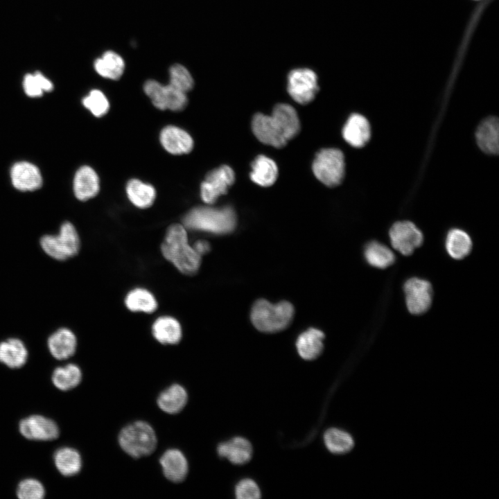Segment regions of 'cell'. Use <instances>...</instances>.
Instances as JSON below:
<instances>
[{
	"label": "cell",
	"instance_id": "5",
	"mask_svg": "<svg viewBox=\"0 0 499 499\" xmlns=\"http://www.w3.org/2000/svg\"><path fill=\"white\" fill-rule=\"evenodd\" d=\"M121 448L133 457L151 454L157 445L153 428L145 421H136L124 427L119 435Z\"/></svg>",
	"mask_w": 499,
	"mask_h": 499
},
{
	"label": "cell",
	"instance_id": "23",
	"mask_svg": "<svg viewBox=\"0 0 499 499\" xmlns=\"http://www.w3.org/2000/svg\"><path fill=\"white\" fill-rule=\"evenodd\" d=\"M28 350L19 338H12L0 342V362L12 369L21 367L28 359Z\"/></svg>",
	"mask_w": 499,
	"mask_h": 499
},
{
	"label": "cell",
	"instance_id": "40",
	"mask_svg": "<svg viewBox=\"0 0 499 499\" xmlns=\"http://www.w3.org/2000/svg\"><path fill=\"white\" fill-rule=\"evenodd\" d=\"M193 247L200 256L206 254L210 250V245L209 243L205 240H198Z\"/></svg>",
	"mask_w": 499,
	"mask_h": 499
},
{
	"label": "cell",
	"instance_id": "39",
	"mask_svg": "<svg viewBox=\"0 0 499 499\" xmlns=\"http://www.w3.org/2000/svg\"><path fill=\"white\" fill-rule=\"evenodd\" d=\"M235 495L238 499H257L261 497V491L253 480L245 478L236 484Z\"/></svg>",
	"mask_w": 499,
	"mask_h": 499
},
{
	"label": "cell",
	"instance_id": "2",
	"mask_svg": "<svg viewBox=\"0 0 499 499\" xmlns=\"http://www.w3.org/2000/svg\"><path fill=\"white\" fill-rule=\"evenodd\" d=\"M161 252L164 257L184 274H193L200 268L201 256L189 244L183 225L174 224L169 227L161 245Z\"/></svg>",
	"mask_w": 499,
	"mask_h": 499
},
{
	"label": "cell",
	"instance_id": "27",
	"mask_svg": "<svg viewBox=\"0 0 499 499\" xmlns=\"http://www.w3.org/2000/svg\"><path fill=\"white\" fill-rule=\"evenodd\" d=\"M53 458L57 469L64 476L75 475L81 469V456L74 448L69 447L59 448L55 451Z\"/></svg>",
	"mask_w": 499,
	"mask_h": 499
},
{
	"label": "cell",
	"instance_id": "15",
	"mask_svg": "<svg viewBox=\"0 0 499 499\" xmlns=\"http://www.w3.org/2000/svg\"><path fill=\"white\" fill-rule=\"evenodd\" d=\"M217 452L220 457L227 459L232 464L242 465L251 459L253 448L247 439L236 437L220 443Z\"/></svg>",
	"mask_w": 499,
	"mask_h": 499
},
{
	"label": "cell",
	"instance_id": "13",
	"mask_svg": "<svg viewBox=\"0 0 499 499\" xmlns=\"http://www.w3.org/2000/svg\"><path fill=\"white\" fill-rule=\"evenodd\" d=\"M20 433L26 439L37 441H50L59 435L56 423L41 415H31L21 420L19 424Z\"/></svg>",
	"mask_w": 499,
	"mask_h": 499
},
{
	"label": "cell",
	"instance_id": "30",
	"mask_svg": "<svg viewBox=\"0 0 499 499\" xmlns=\"http://www.w3.org/2000/svg\"><path fill=\"white\" fill-rule=\"evenodd\" d=\"M126 192L131 202L141 209L150 207L156 196V192L152 186L137 179H132L128 182Z\"/></svg>",
	"mask_w": 499,
	"mask_h": 499
},
{
	"label": "cell",
	"instance_id": "19",
	"mask_svg": "<svg viewBox=\"0 0 499 499\" xmlns=\"http://www.w3.org/2000/svg\"><path fill=\"white\" fill-rule=\"evenodd\" d=\"M342 136L351 146L356 148L362 147L371 136L369 121L361 114H351L343 128Z\"/></svg>",
	"mask_w": 499,
	"mask_h": 499
},
{
	"label": "cell",
	"instance_id": "29",
	"mask_svg": "<svg viewBox=\"0 0 499 499\" xmlns=\"http://www.w3.org/2000/svg\"><path fill=\"white\" fill-rule=\"evenodd\" d=\"M446 249L453 259H462L471 251V238L464 231L453 229L448 231L446 236Z\"/></svg>",
	"mask_w": 499,
	"mask_h": 499
},
{
	"label": "cell",
	"instance_id": "38",
	"mask_svg": "<svg viewBox=\"0 0 499 499\" xmlns=\"http://www.w3.org/2000/svg\"><path fill=\"white\" fill-rule=\"evenodd\" d=\"M17 495L21 499H42L44 497L45 490L39 480L26 478L19 483Z\"/></svg>",
	"mask_w": 499,
	"mask_h": 499
},
{
	"label": "cell",
	"instance_id": "16",
	"mask_svg": "<svg viewBox=\"0 0 499 499\" xmlns=\"http://www.w3.org/2000/svg\"><path fill=\"white\" fill-rule=\"evenodd\" d=\"M47 346L51 354L55 359L65 360L76 352L77 339L70 329L60 328L49 337Z\"/></svg>",
	"mask_w": 499,
	"mask_h": 499
},
{
	"label": "cell",
	"instance_id": "11",
	"mask_svg": "<svg viewBox=\"0 0 499 499\" xmlns=\"http://www.w3.org/2000/svg\"><path fill=\"white\" fill-rule=\"evenodd\" d=\"M234 180V170L226 165L209 172L201 184L202 199L207 204L214 203L219 196L227 193Z\"/></svg>",
	"mask_w": 499,
	"mask_h": 499
},
{
	"label": "cell",
	"instance_id": "6",
	"mask_svg": "<svg viewBox=\"0 0 499 499\" xmlns=\"http://www.w3.org/2000/svg\"><path fill=\"white\" fill-rule=\"evenodd\" d=\"M42 250L58 261H65L76 256L80 250V238L75 227L64 222L56 235H44L40 240Z\"/></svg>",
	"mask_w": 499,
	"mask_h": 499
},
{
	"label": "cell",
	"instance_id": "34",
	"mask_svg": "<svg viewBox=\"0 0 499 499\" xmlns=\"http://www.w3.org/2000/svg\"><path fill=\"white\" fill-rule=\"evenodd\" d=\"M128 308L132 311L152 313L157 304L155 297L147 290L136 288L130 291L125 300Z\"/></svg>",
	"mask_w": 499,
	"mask_h": 499
},
{
	"label": "cell",
	"instance_id": "37",
	"mask_svg": "<svg viewBox=\"0 0 499 499\" xmlns=\"http://www.w3.org/2000/svg\"><path fill=\"white\" fill-rule=\"evenodd\" d=\"M82 104L97 117L105 115L110 107L107 98L98 89L91 90L89 94L82 99Z\"/></svg>",
	"mask_w": 499,
	"mask_h": 499
},
{
	"label": "cell",
	"instance_id": "3",
	"mask_svg": "<svg viewBox=\"0 0 499 499\" xmlns=\"http://www.w3.org/2000/svg\"><path fill=\"white\" fill-rule=\"evenodd\" d=\"M183 222L184 225L191 229L224 234L234 229L236 216L230 207L221 209L198 207L188 212Z\"/></svg>",
	"mask_w": 499,
	"mask_h": 499
},
{
	"label": "cell",
	"instance_id": "9",
	"mask_svg": "<svg viewBox=\"0 0 499 499\" xmlns=\"http://www.w3.org/2000/svg\"><path fill=\"white\" fill-rule=\"evenodd\" d=\"M143 89L152 104L161 110L181 111L188 103L186 94L170 84L162 85L156 80H149L145 82Z\"/></svg>",
	"mask_w": 499,
	"mask_h": 499
},
{
	"label": "cell",
	"instance_id": "1",
	"mask_svg": "<svg viewBox=\"0 0 499 499\" xmlns=\"http://www.w3.org/2000/svg\"><path fill=\"white\" fill-rule=\"evenodd\" d=\"M254 134L263 143L282 148L295 137L300 123L295 110L288 104H278L270 116L255 114L252 121Z\"/></svg>",
	"mask_w": 499,
	"mask_h": 499
},
{
	"label": "cell",
	"instance_id": "35",
	"mask_svg": "<svg viewBox=\"0 0 499 499\" xmlns=\"http://www.w3.org/2000/svg\"><path fill=\"white\" fill-rule=\"evenodd\" d=\"M23 87L25 93L30 97L41 96L44 92L53 89L52 82L41 73L27 74L24 79Z\"/></svg>",
	"mask_w": 499,
	"mask_h": 499
},
{
	"label": "cell",
	"instance_id": "7",
	"mask_svg": "<svg viewBox=\"0 0 499 499\" xmlns=\"http://www.w3.org/2000/svg\"><path fill=\"white\" fill-rule=\"evenodd\" d=\"M344 157L341 150L325 148L319 150L313 163L315 177L326 186L333 187L340 184L344 175Z\"/></svg>",
	"mask_w": 499,
	"mask_h": 499
},
{
	"label": "cell",
	"instance_id": "10",
	"mask_svg": "<svg viewBox=\"0 0 499 499\" xmlns=\"http://www.w3.org/2000/svg\"><path fill=\"white\" fill-rule=\"evenodd\" d=\"M389 235L392 247L405 256L412 254L423 240L422 232L410 221L395 222Z\"/></svg>",
	"mask_w": 499,
	"mask_h": 499
},
{
	"label": "cell",
	"instance_id": "31",
	"mask_svg": "<svg viewBox=\"0 0 499 499\" xmlns=\"http://www.w3.org/2000/svg\"><path fill=\"white\" fill-rule=\"evenodd\" d=\"M324 441L327 449L337 455L349 453L355 445L353 437L348 432L336 428H331L325 431Z\"/></svg>",
	"mask_w": 499,
	"mask_h": 499
},
{
	"label": "cell",
	"instance_id": "8",
	"mask_svg": "<svg viewBox=\"0 0 499 499\" xmlns=\"http://www.w3.org/2000/svg\"><path fill=\"white\" fill-rule=\"evenodd\" d=\"M288 91L297 103L302 105L312 101L319 90L317 76L309 68H297L288 75Z\"/></svg>",
	"mask_w": 499,
	"mask_h": 499
},
{
	"label": "cell",
	"instance_id": "26",
	"mask_svg": "<svg viewBox=\"0 0 499 499\" xmlns=\"http://www.w3.org/2000/svg\"><path fill=\"white\" fill-rule=\"evenodd\" d=\"M152 334L161 344H177L182 338V329L177 319L171 317H161L152 325Z\"/></svg>",
	"mask_w": 499,
	"mask_h": 499
},
{
	"label": "cell",
	"instance_id": "25",
	"mask_svg": "<svg viewBox=\"0 0 499 499\" xmlns=\"http://www.w3.org/2000/svg\"><path fill=\"white\" fill-rule=\"evenodd\" d=\"M251 180L261 186L272 185L278 175L276 163L270 158L261 155L256 157L252 164Z\"/></svg>",
	"mask_w": 499,
	"mask_h": 499
},
{
	"label": "cell",
	"instance_id": "4",
	"mask_svg": "<svg viewBox=\"0 0 499 499\" xmlns=\"http://www.w3.org/2000/svg\"><path fill=\"white\" fill-rule=\"evenodd\" d=\"M294 315V308L288 301L273 304L265 299H259L251 311V320L259 331L274 333L286 328Z\"/></svg>",
	"mask_w": 499,
	"mask_h": 499
},
{
	"label": "cell",
	"instance_id": "36",
	"mask_svg": "<svg viewBox=\"0 0 499 499\" xmlns=\"http://www.w3.org/2000/svg\"><path fill=\"white\" fill-rule=\"evenodd\" d=\"M169 84L178 90L186 93L194 84L192 76L187 69L182 64H175L169 69Z\"/></svg>",
	"mask_w": 499,
	"mask_h": 499
},
{
	"label": "cell",
	"instance_id": "21",
	"mask_svg": "<svg viewBox=\"0 0 499 499\" xmlns=\"http://www.w3.org/2000/svg\"><path fill=\"white\" fill-rule=\"evenodd\" d=\"M476 140L480 148L488 154H497L499 150V125L496 117L485 119L476 131Z\"/></svg>",
	"mask_w": 499,
	"mask_h": 499
},
{
	"label": "cell",
	"instance_id": "24",
	"mask_svg": "<svg viewBox=\"0 0 499 499\" xmlns=\"http://www.w3.org/2000/svg\"><path fill=\"white\" fill-rule=\"evenodd\" d=\"M186 390L179 384H173L164 390L157 398V405L164 412L177 414L182 411L187 403Z\"/></svg>",
	"mask_w": 499,
	"mask_h": 499
},
{
	"label": "cell",
	"instance_id": "14",
	"mask_svg": "<svg viewBox=\"0 0 499 499\" xmlns=\"http://www.w3.org/2000/svg\"><path fill=\"white\" fill-rule=\"evenodd\" d=\"M10 177L14 187L21 191H33L42 184L39 168L28 161L15 163L11 168Z\"/></svg>",
	"mask_w": 499,
	"mask_h": 499
},
{
	"label": "cell",
	"instance_id": "18",
	"mask_svg": "<svg viewBox=\"0 0 499 499\" xmlns=\"http://www.w3.org/2000/svg\"><path fill=\"white\" fill-rule=\"evenodd\" d=\"M164 476L171 482H180L187 475L189 464L184 455L177 449H169L159 459Z\"/></svg>",
	"mask_w": 499,
	"mask_h": 499
},
{
	"label": "cell",
	"instance_id": "22",
	"mask_svg": "<svg viewBox=\"0 0 499 499\" xmlns=\"http://www.w3.org/2000/svg\"><path fill=\"white\" fill-rule=\"evenodd\" d=\"M324 333L311 328L298 337L296 348L299 355L304 360H313L319 356L323 351Z\"/></svg>",
	"mask_w": 499,
	"mask_h": 499
},
{
	"label": "cell",
	"instance_id": "33",
	"mask_svg": "<svg viewBox=\"0 0 499 499\" xmlns=\"http://www.w3.org/2000/svg\"><path fill=\"white\" fill-rule=\"evenodd\" d=\"M51 380L58 389L67 391L78 385L82 380V371L78 365L70 363L55 368Z\"/></svg>",
	"mask_w": 499,
	"mask_h": 499
},
{
	"label": "cell",
	"instance_id": "12",
	"mask_svg": "<svg viewBox=\"0 0 499 499\" xmlns=\"http://www.w3.org/2000/svg\"><path fill=\"white\" fill-rule=\"evenodd\" d=\"M408 311L414 315L426 313L432 304V288L429 281L417 277L408 279L403 287Z\"/></svg>",
	"mask_w": 499,
	"mask_h": 499
},
{
	"label": "cell",
	"instance_id": "32",
	"mask_svg": "<svg viewBox=\"0 0 499 499\" xmlns=\"http://www.w3.org/2000/svg\"><path fill=\"white\" fill-rule=\"evenodd\" d=\"M364 255L370 265L380 269L386 268L395 261L394 252L387 246L378 241L367 243Z\"/></svg>",
	"mask_w": 499,
	"mask_h": 499
},
{
	"label": "cell",
	"instance_id": "41",
	"mask_svg": "<svg viewBox=\"0 0 499 499\" xmlns=\"http://www.w3.org/2000/svg\"><path fill=\"white\" fill-rule=\"evenodd\" d=\"M475 1H477V0H475ZM478 1H479V0H478Z\"/></svg>",
	"mask_w": 499,
	"mask_h": 499
},
{
	"label": "cell",
	"instance_id": "17",
	"mask_svg": "<svg viewBox=\"0 0 499 499\" xmlns=\"http://www.w3.org/2000/svg\"><path fill=\"white\" fill-rule=\"evenodd\" d=\"M160 141L166 150L173 155L189 153L193 147V141L182 129L169 125L160 133Z\"/></svg>",
	"mask_w": 499,
	"mask_h": 499
},
{
	"label": "cell",
	"instance_id": "20",
	"mask_svg": "<svg viewBox=\"0 0 499 499\" xmlns=\"http://www.w3.org/2000/svg\"><path fill=\"white\" fill-rule=\"evenodd\" d=\"M73 191L81 200H89L99 191V178L95 170L88 166L80 167L74 176Z\"/></svg>",
	"mask_w": 499,
	"mask_h": 499
},
{
	"label": "cell",
	"instance_id": "28",
	"mask_svg": "<svg viewBox=\"0 0 499 499\" xmlns=\"http://www.w3.org/2000/svg\"><path fill=\"white\" fill-rule=\"evenodd\" d=\"M94 68L100 76L116 80L122 76L125 63L119 54L112 51H107L101 58L96 60Z\"/></svg>",
	"mask_w": 499,
	"mask_h": 499
}]
</instances>
